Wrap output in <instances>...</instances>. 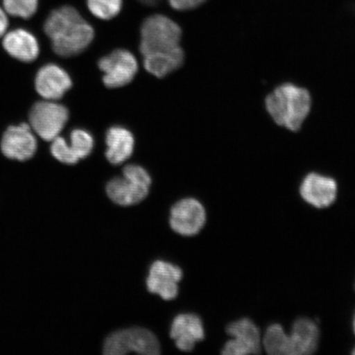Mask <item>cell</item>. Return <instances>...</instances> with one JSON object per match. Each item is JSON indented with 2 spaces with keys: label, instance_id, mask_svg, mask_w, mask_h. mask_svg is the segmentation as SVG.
I'll return each mask as SVG.
<instances>
[{
  "label": "cell",
  "instance_id": "6da1fadb",
  "mask_svg": "<svg viewBox=\"0 0 355 355\" xmlns=\"http://www.w3.org/2000/svg\"><path fill=\"white\" fill-rule=\"evenodd\" d=\"M44 30L51 39L53 50L62 57L79 55L94 38L92 26L71 6L53 10L44 21Z\"/></svg>",
  "mask_w": 355,
  "mask_h": 355
},
{
  "label": "cell",
  "instance_id": "7a4b0ae2",
  "mask_svg": "<svg viewBox=\"0 0 355 355\" xmlns=\"http://www.w3.org/2000/svg\"><path fill=\"white\" fill-rule=\"evenodd\" d=\"M265 109L279 127L298 132L312 108V96L308 89L292 83L279 84L266 96Z\"/></svg>",
  "mask_w": 355,
  "mask_h": 355
},
{
  "label": "cell",
  "instance_id": "3957f363",
  "mask_svg": "<svg viewBox=\"0 0 355 355\" xmlns=\"http://www.w3.org/2000/svg\"><path fill=\"white\" fill-rule=\"evenodd\" d=\"M152 178L137 165L124 167L123 176L115 177L106 186V193L114 203L128 207L139 203L148 196Z\"/></svg>",
  "mask_w": 355,
  "mask_h": 355
},
{
  "label": "cell",
  "instance_id": "277c9868",
  "mask_svg": "<svg viewBox=\"0 0 355 355\" xmlns=\"http://www.w3.org/2000/svg\"><path fill=\"white\" fill-rule=\"evenodd\" d=\"M182 31L168 17L157 15L146 19L141 28L140 51L144 56L180 47Z\"/></svg>",
  "mask_w": 355,
  "mask_h": 355
},
{
  "label": "cell",
  "instance_id": "5b68a950",
  "mask_svg": "<svg viewBox=\"0 0 355 355\" xmlns=\"http://www.w3.org/2000/svg\"><path fill=\"white\" fill-rule=\"evenodd\" d=\"M103 352L106 355H122L131 352L157 355L161 353V346L152 331L145 328L132 327L110 335L105 341Z\"/></svg>",
  "mask_w": 355,
  "mask_h": 355
},
{
  "label": "cell",
  "instance_id": "8992f818",
  "mask_svg": "<svg viewBox=\"0 0 355 355\" xmlns=\"http://www.w3.org/2000/svg\"><path fill=\"white\" fill-rule=\"evenodd\" d=\"M69 119V111L53 101L37 102L30 111L31 128L44 141L59 137Z\"/></svg>",
  "mask_w": 355,
  "mask_h": 355
},
{
  "label": "cell",
  "instance_id": "52a82bcc",
  "mask_svg": "<svg viewBox=\"0 0 355 355\" xmlns=\"http://www.w3.org/2000/svg\"><path fill=\"white\" fill-rule=\"evenodd\" d=\"M226 332L232 339L222 349L225 355H248L260 354L263 349V336L259 327L248 318L230 322Z\"/></svg>",
  "mask_w": 355,
  "mask_h": 355
},
{
  "label": "cell",
  "instance_id": "ba28073f",
  "mask_svg": "<svg viewBox=\"0 0 355 355\" xmlns=\"http://www.w3.org/2000/svg\"><path fill=\"white\" fill-rule=\"evenodd\" d=\"M99 68L103 72V83L109 88L128 85L135 78L139 65L131 52L119 49L101 58Z\"/></svg>",
  "mask_w": 355,
  "mask_h": 355
},
{
  "label": "cell",
  "instance_id": "9c48e42d",
  "mask_svg": "<svg viewBox=\"0 0 355 355\" xmlns=\"http://www.w3.org/2000/svg\"><path fill=\"white\" fill-rule=\"evenodd\" d=\"M338 193V185L334 178L310 172L302 180L300 194L309 205L318 209L329 207L336 202Z\"/></svg>",
  "mask_w": 355,
  "mask_h": 355
},
{
  "label": "cell",
  "instance_id": "30bf717a",
  "mask_svg": "<svg viewBox=\"0 0 355 355\" xmlns=\"http://www.w3.org/2000/svg\"><path fill=\"white\" fill-rule=\"evenodd\" d=\"M206 211L194 198L180 200L173 206L170 224L174 232L183 236H193L201 232L206 223Z\"/></svg>",
  "mask_w": 355,
  "mask_h": 355
},
{
  "label": "cell",
  "instance_id": "8fae6325",
  "mask_svg": "<svg viewBox=\"0 0 355 355\" xmlns=\"http://www.w3.org/2000/svg\"><path fill=\"white\" fill-rule=\"evenodd\" d=\"M182 277L183 272L179 266L157 261L150 266L146 286L153 294H157L165 300H172L178 295V284Z\"/></svg>",
  "mask_w": 355,
  "mask_h": 355
},
{
  "label": "cell",
  "instance_id": "7c38bea8",
  "mask_svg": "<svg viewBox=\"0 0 355 355\" xmlns=\"http://www.w3.org/2000/svg\"><path fill=\"white\" fill-rule=\"evenodd\" d=\"M37 141L28 124L11 126L4 132L2 153L6 157L19 162L28 161L37 152Z\"/></svg>",
  "mask_w": 355,
  "mask_h": 355
},
{
  "label": "cell",
  "instance_id": "4fadbf2b",
  "mask_svg": "<svg viewBox=\"0 0 355 355\" xmlns=\"http://www.w3.org/2000/svg\"><path fill=\"white\" fill-rule=\"evenodd\" d=\"M320 340L318 324L309 318H299L288 334L287 355H309L317 352Z\"/></svg>",
  "mask_w": 355,
  "mask_h": 355
},
{
  "label": "cell",
  "instance_id": "5bb4252c",
  "mask_svg": "<svg viewBox=\"0 0 355 355\" xmlns=\"http://www.w3.org/2000/svg\"><path fill=\"white\" fill-rule=\"evenodd\" d=\"M38 94L48 101L62 98L72 87V80L68 73L60 66L47 64L38 71L35 80Z\"/></svg>",
  "mask_w": 355,
  "mask_h": 355
},
{
  "label": "cell",
  "instance_id": "9a60e30c",
  "mask_svg": "<svg viewBox=\"0 0 355 355\" xmlns=\"http://www.w3.org/2000/svg\"><path fill=\"white\" fill-rule=\"evenodd\" d=\"M171 337L181 352H191L205 337L201 318L196 314L179 315L173 321Z\"/></svg>",
  "mask_w": 355,
  "mask_h": 355
},
{
  "label": "cell",
  "instance_id": "2e32d148",
  "mask_svg": "<svg viewBox=\"0 0 355 355\" xmlns=\"http://www.w3.org/2000/svg\"><path fill=\"white\" fill-rule=\"evenodd\" d=\"M3 46L12 57L22 62L34 61L39 55L37 38L25 29H15L4 35Z\"/></svg>",
  "mask_w": 355,
  "mask_h": 355
},
{
  "label": "cell",
  "instance_id": "e0dca14e",
  "mask_svg": "<svg viewBox=\"0 0 355 355\" xmlns=\"http://www.w3.org/2000/svg\"><path fill=\"white\" fill-rule=\"evenodd\" d=\"M106 158L113 165H121L131 157L135 139L131 132L122 127H112L106 132Z\"/></svg>",
  "mask_w": 355,
  "mask_h": 355
},
{
  "label": "cell",
  "instance_id": "ac0fdd59",
  "mask_svg": "<svg viewBox=\"0 0 355 355\" xmlns=\"http://www.w3.org/2000/svg\"><path fill=\"white\" fill-rule=\"evenodd\" d=\"M144 58L146 71L155 77L163 78L183 64L184 53L180 46L166 52L146 55Z\"/></svg>",
  "mask_w": 355,
  "mask_h": 355
},
{
  "label": "cell",
  "instance_id": "d6986e66",
  "mask_svg": "<svg viewBox=\"0 0 355 355\" xmlns=\"http://www.w3.org/2000/svg\"><path fill=\"white\" fill-rule=\"evenodd\" d=\"M263 349L270 355H287L288 333L281 324L273 323L263 336Z\"/></svg>",
  "mask_w": 355,
  "mask_h": 355
},
{
  "label": "cell",
  "instance_id": "ffe728a7",
  "mask_svg": "<svg viewBox=\"0 0 355 355\" xmlns=\"http://www.w3.org/2000/svg\"><path fill=\"white\" fill-rule=\"evenodd\" d=\"M89 11L101 20H110L121 12L123 0H87Z\"/></svg>",
  "mask_w": 355,
  "mask_h": 355
},
{
  "label": "cell",
  "instance_id": "44dd1931",
  "mask_svg": "<svg viewBox=\"0 0 355 355\" xmlns=\"http://www.w3.org/2000/svg\"><path fill=\"white\" fill-rule=\"evenodd\" d=\"M69 144L75 157L80 161L92 153L94 139L90 132L83 130H75L71 132Z\"/></svg>",
  "mask_w": 355,
  "mask_h": 355
},
{
  "label": "cell",
  "instance_id": "7402d4cb",
  "mask_svg": "<svg viewBox=\"0 0 355 355\" xmlns=\"http://www.w3.org/2000/svg\"><path fill=\"white\" fill-rule=\"evenodd\" d=\"M3 10L12 17L28 19L37 12L39 0H2Z\"/></svg>",
  "mask_w": 355,
  "mask_h": 355
},
{
  "label": "cell",
  "instance_id": "603a6c76",
  "mask_svg": "<svg viewBox=\"0 0 355 355\" xmlns=\"http://www.w3.org/2000/svg\"><path fill=\"white\" fill-rule=\"evenodd\" d=\"M51 152L58 161L67 165H75L79 162L71 150L68 141L60 136L52 141Z\"/></svg>",
  "mask_w": 355,
  "mask_h": 355
},
{
  "label": "cell",
  "instance_id": "cb8c5ba5",
  "mask_svg": "<svg viewBox=\"0 0 355 355\" xmlns=\"http://www.w3.org/2000/svg\"><path fill=\"white\" fill-rule=\"evenodd\" d=\"M205 1L206 0H168L171 7L180 11L193 10Z\"/></svg>",
  "mask_w": 355,
  "mask_h": 355
},
{
  "label": "cell",
  "instance_id": "d4e9b609",
  "mask_svg": "<svg viewBox=\"0 0 355 355\" xmlns=\"http://www.w3.org/2000/svg\"><path fill=\"white\" fill-rule=\"evenodd\" d=\"M8 13L0 7V37H3L6 34L8 26Z\"/></svg>",
  "mask_w": 355,
  "mask_h": 355
},
{
  "label": "cell",
  "instance_id": "484cf974",
  "mask_svg": "<svg viewBox=\"0 0 355 355\" xmlns=\"http://www.w3.org/2000/svg\"><path fill=\"white\" fill-rule=\"evenodd\" d=\"M139 1L146 4V6H155V4H157L159 0H139Z\"/></svg>",
  "mask_w": 355,
  "mask_h": 355
},
{
  "label": "cell",
  "instance_id": "4316f807",
  "mask_svg": "<svg viewBox=\"0 0 355 355\" xmlns=\"http://www.w3.org/2000/svg\"><path fill=\"white\" fill-rule=\"evenodd\" d=\"M352 329L354 331V334L355 335V310L352 318Z\"/></svg>",
  "mask_w": 355,
  "mask_h": 355
},
{
  "label": "cell",
  "instance_id": "83f0119b",
  "mask_svg": "<svg viewBox=\"0 0 355 355\" xmlns=\"http://www.w3.org/2000/svg\"><path fill=\"white\" fill-rule=\"evenodd\" d=\"M352 353L355 355V346H354V349H352Z\"/></svg>",
  "mask_w": 355,
  "mask_h": 355
}]
</instances>
